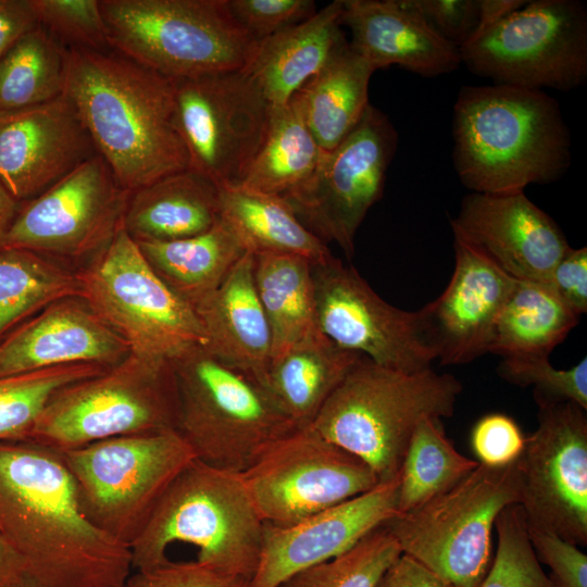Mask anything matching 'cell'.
<instances>
[{"label": "cell", "instance_id": "cell-1", "mask_svg": "<svg viewBox=\"0 0 587 587\" xmlns=\"http://www.w3.org/2000/svg\"><path fill=\"white\" fill-rule=\"evenodd\" d=\"M0 538L48 587H123L129 578V548L85 516L61 453L34 441H0Z\"/></svg>", "mask_w": 587, "mask_h": 587}, {"label": "cell", "instance_id": "cell-2", "mask_svg": "<svg viewBox=\"0 0 587 587\" xmlns=\"http://www.w3.org/2000/svg\"><path fill=\"white\" fill-rule=\"evenodd\" d=\"M66 50L63 93L125 190L189 168L171 78L112 48Z\"/></svg>", "mask_w": 587, "mask_h": 587}, {"label": "cell", "instance_id": "cell-3", "mask_svg": "<svg viewBox=\"0 0 587 587\" xmlns=\"http://www.w3.org/2000/svg\"><path fill=\"white\" fill-rule=\"evenodd\" d=\"M452 159L472 192L524 191L560 179L572 163V138L559 102L542 90L464 86L452 112Z\"/></svg>", "mask_w": 587, "mask_h": 587}, {"label": "cell", "instance_id": "cell-4", "mask_svg": "<svg viewBox=\"0 0 587 587\" xmlns=\"http://www.w3.org/2000/svg\"><path fill=\"white\" fill-rule=\"evenodd\" d=\"M461 382L432 367L404 373L363 357L326 400L311 426L361 459L379 483L399 476L411 436L423 417H451Z\"/></svg>", "mask_w": 587, "mask_h": 587}, {"label": "cell", "instance_id": "cell-5", "mask_svg": "<svg viewBox=\"0 0 587 587\" xmlns=\"http://www.w3.org/2000/svg\"><path fill=\"white\" fill-rule=\"evenodd\" d=\"M264 524L240 474L196 459L172 482L130 545L132 567L154 569L168 559L170 545L184 542L198 549L197 562L250 582Z\"/></svg>", "mask_w": 587, "mask_h": 587}, {"label": "cell", "instance_id": "cell-6", "mask_svg": "<svg viewBox=\"0 0 587 587\" xmlns=\"http://www.w3.org/2000/svg\"><path fill=\"white\" fill-rule=\"evenodd\" d=\"M110 47L174 79L242 70L258 42L227 0H99Z\"/></svg>", "mask_w": 587, "mask_h": 587}, {"label": "cell", "instance_id": "cell-7", "mask_svg": "<svg viewBox=\"0 0 587 587\" xmlns=\"http://www.w3.org/2000/svg\"><path fill=\"white\" fill-rule=\"evenodd\" d=\"M171 366L179 401L177 432L211 466L240 474L271 442L297 428L260 384L204 347Z\"/></svg>", "mask_w": 587, "mask_h": 587}, {"label": "cell", "instance_id": "cell-8", "mask_svg": "<svg viewBox=\"0 0 587 587\" xmlns=\"http://www.w3.org/2000/svg\"><path fill=\"white\" fill-rule=\"evenodd\" d=\"M521 501L516 461L478 464L449 490L384 524L408 555L452 587H478L492 560L499 513Z\"/></svg>", "mask_w": 587, "mask_h": 587}, {"label": "cell", "instance_id": "cell-9", "mask_svg": "<svg viewBox=\"0 0 587 587\" xmlns=\"http://www.w3.org/2000/svg\"><path fill=\"white\" fill-rule=\"evenodd\" d=\"M76 273L80 298L126 341L129 354L165 366L196 347H205L193 308L153 272L123 226Z\"/></svg>", "mask_w": 587, "mask_h": 587}, {"label": "cell", "instance_id": "cell-10", "mask_svg": "<svg viewBox=\"0 0 587 587\" xmlns=\"http://www.w3.org/2000/svg\"><path fill=\"white\" fill-rule=\"evenodd\" d=\"M60 453L85 516L128 548L172 482L197 459L175 429L112 437Z\"/></svg>", "mask_w": 587, "mask_h": 587}, {"label": "cell", "instance_id": "cell-11", "mask_svg": "<svg viewBox=\"0 0 587 587\" xmlns=\"http://www.w3.org/2000/svg\"><path fill=\"white\" fill-rule=\"evenodd\" d=\"M178 417L171 364L157 366L128 354L58 390L27 440L64 452L117 436L177 430Z\"/></svg>", "mask_w": 587, "mask_h": 587}, {"label": "cell", "instance_id": "cell-12", "mask_svg": "<svg viewBox=\"0 0 587 587\" xmlns=\"http://www.w3.org/2000/svg\"><path fill=\"white\" fill-rule=\"evenodd\" d=\"M461 64L494 84L563 92L587 79V10L576 0H527L459 48Z\"/></svg>", "mask_w": 587, "mask_h": 587}, {"label": "cell", "instance_id": "cell-13", "mask_svg": "<svg viewBox=\"0 0 587 587\" xmlns=\"http://www.w3.org/2000/svg\"><path fill=\"white\" fill-rule=\"evenodd\" d=\"M397 147L389 117L370 104L354 129L323 152L311 176L282 198L312 233L337 243L350 259L358 228L383 197Z\"/></svg>", "mask_w": 587, "mask_h": 587}, {"label": "cell", "instance_id": "cell-14", "mask_svg": "<svg viewBox=\"0 0 587 587\" xmlns=\"http://www.w3.org/2000/svg\"><path fill=\"white\" fill-rule=\"evenodd\" d=\"M172 82L189 168L217 188L239 186L263 140L271 104L243 70Z\"/></svg>", "mask_w": 587, "mask_h": 587}, {"label": "cell", "instance_id": "cell-15", "mask_svg": "<svg viewBox=\"0 0 587 587\" xmlns=\"http://www.w3.org/2000/svg\"><path fill=\"white\" fill-rule=\"evenodd\" d=\"M240 476L263 522L275 526L297 523L379 483L366 463L311 425L275 439Z\"/></svg>", "mask_w": 587, "mask_h": 587}, {"label": "cell", "instance_id": "cell-16", "mask_svg": "<svg viewBox=\"0 0 587 587\" xmlns=\"http://www.w3.org/2000/svg\"><path fill=\"white\" fill-rule=\"evenodd\" d=\"M311 266L316 325L323 335L387 369L416 373L432 367L437 358L420 310L389 304L333 254Z\"/></svg>", "mask_w": 587, "mask_h": 587}, {"label": "cell", "instance_id": "cell-17", "mask_svg": "<svg viewBox=\"0 0 587 587\" xmlns=\"http://www.w3.org/2000/svg\"><path fill=\"white\" fill-rule=\"evenodd\" d=\"M538 425L516 460L528 527L587 545V416L573 402L538 407Z\"/></svg>", "mask_w": 587, "mask_h": 587}, {"label": "cell", "instance_id": "cell-18", "mask_svg": "<svg viewBox=\"0 0 587 587\" xmlns=\"http://www.w3.org/2000/svg\"><path fill=\"white\" fill-rule=\"evenodd\" d=\"M129 193L97 154L20 205L3 248L70 259L95 255L122 226Z\"/></svg>", "mask_w": 587, "mask_h": 587}, {"label": "cell", "instance_id": "cell-19", "mask_svg": "<svg viewBox=\"0 0 587 587\" xmlns=\"http://www.w3.org/2000/svg\"><path fill=\"white\" fill-rule=\"evenodd\" d=\"M450 224L453 237L520 280L549 284L554 267L571 249L555 221L524 191L471 192Z\"/></svg>", "mask_w": 587, "mask_h": 587}, {"label": "cell", "instance_id": "cell-20", "mask_svg": "<svg viewBox=\"0 0 587 587\" xmlns=\"http://www.w3.org/2000/svg\"><path fill=\"white\" fill-rule=\"evenodd\" d=\"M97 154L64 93L42 104L0 112V183L20 203Z\"/></svg>", "mask_w": 587, "mask_h": 587}, {"label": "cell", "instance_id": "cell-21", "mask_svg": "<svg viewBox=\"0 0 587 587\" xmlns=\"http://www.w3.org/2000/svg\"><path fill=\"white\" fill-rule=\"evenodd\" d=\"M399 476L288 526L264 524L249 587H280L289 577L354 547L398 512Z\"/></svg>", "mask_w": 587, "mask_h": 587}, {"label": "cell", "instance_id": "cell-22", "mask_svg": "<svg viewBox=\"0 0 587 587\" xmlns=\"http://www.w3.org/2000/svg\"><path fill=\"white\" fill-rule=\"evenodd\" d=\"M454 271L445 291L420 309L441 365L466 364L488 353L497 317L515 278L453 237Z\"/></svg>", "mask_w": 587, "mask_h": 587}, {"label": "cell", "instance_id": "cell-23", "mask_svg": "<svg viewBox=\"0 0 587 587\" xmlns=\"http://www.w3.org/2000/svg\"><path fill=\"white\" fill-rule=\"evenodd\" d=\"M126 341L78 297L58 300L0 340V377L71 364L111 367Z\"/></svg>", "mask_w": 587, "mask_h": 587}, {"label": "cell", "instance_id": "cell-24", "mask_svg": "<svg viewBox=\"0 0 587 587\" xmlns=\"http://www.w3.org/2000/svg\"><path fill=\"white\" fill-rule=\"evenodd\" d=\"M350 47L376 70L398 65L424 77L453 72L459 49L434 32L402 0H341Z\"/></svg>", "mask_w": 587, "mask_h": 587}, {"label": "cell", "instance_id": "cell-25", "mask_svg": "<svg viewBox=\"0 0 587 587\" xmlns=\"http://www.w3.org/2000/svg\"><path fill=\"white\" fill-rule=\"evenodd\" d=\"M193 310L207 337L204 349L263 387L272 337L255 288L254 255L246 252Z\"/></svg>", "mask_w": 587, "mask_h": 587}, {"label": "cell", "instance_id": "cell-26", "mask_svg": "<svg viewBox=\"0 0 587 587\" xmlns=\"http://www.w3.org/2000/svg\"><path fill=\"white\" fill-rule=\"evenodd\" d=\"M341 0L308 20L258 42L242 68L271 105H283L348 43Z\"/></svg>", "mask_w": 587, "mask_h": 587}, {"label": "cell", "instance_id": "cell-27", "mask_svg": "<svg viewBox=\"0 0 587 587\" xmlns=\"http://www.w3.org/2000/svg\"><path fill=\"white\" fill-rule=\"evenodd\" d=\"M218 220V188L188 168L132 191L122 226L135 241H171L204 233Z\"/></svg>", "mask_w": 587, "mask_h": 587}, {"label": "cell", "instance_id": "cell-28", "mask_svg": "<svg viewBox=\"0 0 587 587\" xmlns=\"http://www.w3.org/2000/svg\"><path fill=\"white\" fill-rule=\"evenodd\" d=\"M362 358L319 329L270 363L263 388L296 427H304Z\"/></svg>", "mask_w": 587, "mask_h": 587}, {"label": "cell", "instance_id": "cell-29", "mask_svg": "<svg viewBox=\"0 0 587 587\" xmlns=\"http://www.w3.org/2000/svg\"><path fill=\"white\" fill-rule=\"evenodd\" d=\"M372 64L348 43L289 100L320 148H336L359 124L369 102Z\"/></svg>", "mask_w": 587, "mask_h": 587}, {"label": "cell", "instance_id": "cell-30", "mask_svg": "<svg viewBox=\"0 0 587 587\" xmlns=\"http://www.w3.org/2000/svg\"><path fill=\"white\" fill-rule=\"evenodd\" d=\"M136 242L153 272L192 308L220 286L247 252L221 217L210 229L196 236Z\"/></svg>", "mask_w": 587, "mask_h": 587}, {"label": "cell", "instance_id": "cell-31", "mask_svg": "<svg viewBox=\"0 0 587 587\" xmlns=\"http://www.w3.org/2000/svg\"><path fill=\"white\" fill-rule=\"evenodd\" d=\"M220 217L252 254L278 253L320 263L332 255L327 245L312 233L278 196L240 186L218 188Z\"/></svg>", "mask_w": 587, "mask_h": 587}, {"label": "cell", "instance_id": "cell-32", "mask_svg": "<svg viewBox=\"0 0 587 587\" xmlns=\"http://www.w3.org/2000/svg\"><path fill=\"white\" fill-rule=\"evenodd\" d=\"M253 255L255 288L271 330L272 362L319 330L312 263L295 254Z\"/></svg>", "mask_w": 587, "mask_h": 587}, {"label": "cell", "instance_id": "cell-33", "mask_svg": "<svg viewBox=\"0 0 587 587\" xmlns=\"http://www.w3.org/2000/svg\"><path fill=\"white\" fill-rule=\"evenodd\" d=\"M578 320L548 284L515 279L497 317L488 353L549 357Z\"/></svg>", "mask_w": 587, "mask_h": 587}, {"label": "cell", "instance_id": "cell-34", "mask_svg": "<svg viewBox=\"0 0 587 587\" xmlns=\"http://www.w3.org/2000/svg\"><path fill=\"white\" fill-rule=\"evenodd\" d=\"M323 152L290 101L271 105L263 140L239 186L285 197L311 176Z\"/></svg>", "mask_w": 587, "mask_h": 587}, {"label": "cell", "instance_id": "cell-35", "mask_svg": "<svg viewBox=\"0 0 587 587\" xmlns=\"http://www.w3.org/2000/svg\"><path fill=\"white\" fill-rule=\"evenodd\" d=\"M71 297H82L77 273L34 251L0 249V340L28 316Z\"/></svg>", "mask_w": 587, "mask_h": 587}, {"label": "cell", "instance_id": "cell-36", "mask_svg": "<svg viewBox=\"0 0 587 587\" xmlns=\"http://www.w3.org/2000/svg\"><path fill=\"white\" fill-rule=\"evenodd\" d=\"M446 436L441 420L416 425L399 471L398 512L405 513L449 490L478 466Z\"/></svg>", "mask_w": 587, "mask_h": 587}, {"label": "cell", "instance_id": "cell-37", "mask_svg": "<svg viewBox=\"0 0 587 587\" xmlns=\"http://www.w3.org/2000/svg\"><path fill=\"white\" fill-rule=\"evenodd\" d=\"M67 50L39 25L0 59V112L35 107L64 92Z\"/></svg>", "mask_w": 587, "mask_h": 587}, {"label": "cell", "instance_id": "cell-38", "mask_svg": "<svg viewBox=\"0 0 587 587\" xmlns=\"http://www.w3.org/2000/svg\"><path fill=\"white\" fill-rule=\"evenodd\" d=\"M107 369L98 364H71L0 377V441L27 440L58 390Z\"/></svg>", "mask_w": 587, "mask_h": 587}, {"label": "cell", "instance_id": "cell-39", "mask_svg": "<svg viewBox=\"0 0 587 587\" xmlns=\"http://www.w3.org/2000/svg\"><path fill=\"white\" fill-rule=\"evenodd\" d=\"M400 555L396 539L383 525L347 552L298 572L280 587H376Z\"/></svg>", "mask_w": 587, "mask_h": 587}, {"label": "cell", "instance_id": "cell-40", "mask_svg": "<svg viewBox=\"0 0 587 587\" xmlns=\"http://www.w3.org/2000/svg\"><path fill=\"white\" fill-rule=\"evenodd\" d=\"M495 529L496 553L478 587H554L535 554L519 503L499 513Z\"/></svg>", "mask_w": 587, "mask_h": 587}, {"label": "cell", "instance_id": "cell-41", "mask_svg": "<svg viewBox=\"0 0 587 587\" xmlns=\"http://www.w3.org/2000/svg\"><path fill=\"white\" fill-rule=\"evenodd\" d=\"M505 382L519 386H533L537 407L573 402L587 410V359L567 370L555 369L549 357L502 358L497 367Z\"/></svg>", "mask_w": 587, "mask_h": 587}, {"label": "cell", "instance_id": "cell-42", "mask_svg": "<svg viewBox=\"0 0 587 587\" xmlns=\"http://www.w3.org/2000/svg\"><path fill=\"white\" fill-rule=\"evenodd\" d=\"M39 26L65 49H110L99 0H34Z\"/></svg>", "mask_w": 587, "mask_h": 587}, {"label": "cell", "instance_id": "cell-43", "mask_svg": "<svg viewBox=\"0 0 587 587\" xmlns=\"http://www.w3.org/2000/svg\"><path fill=\"white\" fill-rule=\"evenodd\" d=\"M233 17L257 42L292 27L317 10L312 0H227Z\"/></svg>", "mask_w": 587, "mask_h": 587}, {"label": "cell", "instance_id": "cell-44", "mask_svg": "<svg viewBox=\"0 0 587 587\" xmlns=\"http://www.w3.org/2000/svg\"><path fill=\"white\" fill-rule=\"evenodd\" d=\"M525 436L516 422L502 413L480 417L471 432V447L479 464L504 466L521 455Z\"/></svg>", "mask_w": 587, "mask_h": 587}, {"label": "cell", "instance_id": "cell-45", "mask_svg": "<svg viewBox=\"0 0 587 587\" xmlns=\"http://www.w3.org/2000/svg\"><path fill=\"white\" fill-rule=\"evenodd\" d=\"M249 583L197 561L167 559L154 569L137 572L126 584L133 587H249Z\"/></svg>", "mask_w": 587, "mask_h": 587}, {"label": "cell", "instance_id": "cell-46", "mask_svg": "<svg viewBox=\"0 0 587 587\" xmlns=\"http://www.w3.org/2000/svg\"><path fill=\"white\" fill-rule=\"evenodd\" d=\"M434 32L461 48L475 30L478 0H402Z\"/></svg>", "mask_w": 587, "mask_h": 587}, {"label": "cell", "instance_id": "cell-47", "mask_svg": "<svg viewBox=\"0 0 587 587\" xmlns=\"http://www.w3.org/2000/svg\"><path fill=\"white\" fill-rule=\"evenodd\" d=\"M539 562L547 564L554 587H587V555L559 536L527 526Z\"/></svg>", "mask_w": 587, "mask_h": 587}, {"label": "cell", "instance_id": "cell-48", "mask_svg": "<svg viewBox=\"0 0 587 587\" xmlns=\"http://www.w3.org/2000/svg\"><path fill=\"white\" fill-rule=\"evenodd\" d=\"M575 314L587 311V248L571 249L554 267L548 284Z\"/></svg>", "mask_w": 587, "mask_h": 587}, {"label": "cell", "instance_id": "cell-49", "mask_svg": "<svg viewBox=\"0 0 587 587\" xmlns=\"http://www.w3.org/2000/svg\"><path fill=\"white\" fill-rule=\"evenodd\" d=\"M38 25L34 0H0V59Z\"/></svg>", "mask_w": 587, "mask_h": 587}, {"label": "cell", "instance_id": "cell-50", "mask_svg": "<svg viewBox=\"0 0 587 587\" xmlns=\"http://www.w3.org/2000/svg\"><path fill=\"white\" fill-rule=\"evenodd\" d=\"M376 587H452L420 563L401 554L383 574Z\"/></svg>", "mask_w": 587, "mask_h": 587}, {"label": "cell", "instance_id": "cell-51", "mask_svg": "<svg viewBox=\"0 0 587 587\" xmlns=\"http://www.w3.org/2000/svg\"><path fill=\"white\" fill-rule=\"evenodd\" d=\"M526 2L527 0H478L477 24L466 43L477 39Z\"/></svg>", "mask_w": 587, "mask_h": 587}, {"label": "cell", "instance_id": "cell-52", "mask_svg": "<svg viewBox=\"0 0 587 587\" xmlns=\"http://www.w3.org/2000/svg\"><path fill=\"white\" fill-rule=\"evenodd\" d=\"M26 571L20 555L0 539V587H5Z\"/></svg>", "mask_w": 587, "mask_h": 587}, {"label": "cell", "instance_id": "cell-53", "mask_svg": "<svg viewBox=\"0 0 587 587\" xmlns=\"http://www.w3.org/2000/svg\"><path fill=\"white\" fill-rule=\"evenodd\" d=\"M17 202L0 183V249L18 211Z\"/></svg>", "mask_w": 587, "mask_h": 587}, {"label": "cell", "instance_id": "cell-54", "mask_svg": "<svg viewBox=\"0 0 587 587\" xmlns=\"http://www.w3.org/2000/svg\"><path fill=\"white\" fill-rule=\"evenodd\" d=\"M5 587H48V586L39 582L29 573L25 572L18 578H16L14 582H12Z\"/></svg>", "mask_w": 587, "mask_h": 587}, {"label": "cell", "instance_id": "cell-55", "mask_svg": "<svg viewBox=\"0 0 587 587\" xmlns=\"http://www.w3.org/2000/svg\"><path fill=\"white\" fill-rule=\"evenodd\" d=\"M123 587H133V586H129V585H127V584H126V585H125V586H123Z\"/></svg>", "mask_w": 587, "mask_h": 587}, {"label": "cell", "instance_id": "cell-56", "mask_svg": "<svg viewBox=\"0 0 587 587\" xmlns=\"http://www.w3.org/2000/svg\"><path fill=\"white\" fill-rule=\"evenodd\" d=\"M1 539V538H0Z\"/></svg>", "mask_w": 587, "mask_h": 587}]
</instances>
